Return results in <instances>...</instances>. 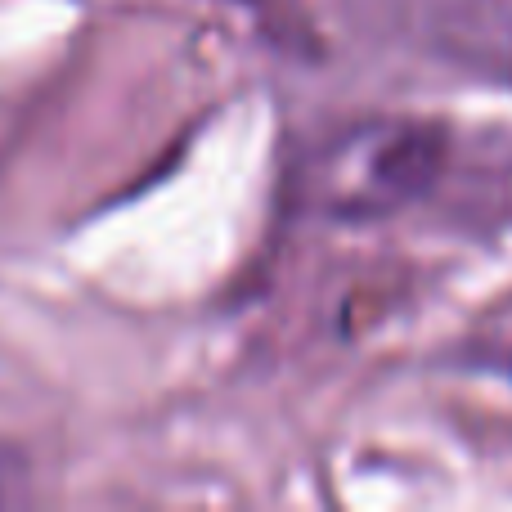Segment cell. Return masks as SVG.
I'll return each instance as SVG.
<instances>
[{
  "label": "cell",
  "instance_id": "6da1fadb",
  "mask_svg": "<svg viewBox=\"0 0 512 512\" xmlns=\"http://www.w3.org/2000/svg\"><path fill=\"white\" fill-rule=\"evenodd\" d=\"M436 162H441V140L432 131H405L378 153L373 180L391 194H418L436 176Z\"/></svg>",
  "mask_w": 512,
  "mask_h": 512
}]
</instances>
